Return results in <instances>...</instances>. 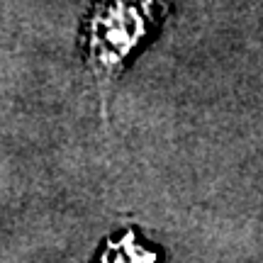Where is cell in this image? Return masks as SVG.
Listing matches in <instances>:
<instances>
[{
	"label": "cell",
	"instance_id": "7a4b0ae2",
	"mask_svg": "<svg viewBox=\"0 0 263 263\" xmlns=\"http://www.w3.org/2000/svg\"><path fill=\"white\" fill-rule=\"evenodd\" d=\"M100 263H156V256L146 249H141L132 234H124L122 241L110 244L105 249V254L100 256Z\"/></svg>",
	"mask_w": 263,
	"mask_h": 263
},
{
	"label": "cell",
	"instance_id": "6da1fadb",
	"mask_svg": "<svg viewBox=\"0 0 263 263\" xmlns=\"http://www.w3.org/2000/svg\"><path fill=\"white\" fill-rule=\"evenodd\" d=\"M176 3L178 0H88L78 47L103 105L127 64L161 27Z\"/></svg>",
	"mask_w": 263,
	"mask_h": 263
}]
</instances>
